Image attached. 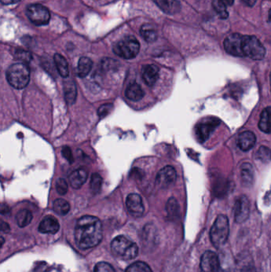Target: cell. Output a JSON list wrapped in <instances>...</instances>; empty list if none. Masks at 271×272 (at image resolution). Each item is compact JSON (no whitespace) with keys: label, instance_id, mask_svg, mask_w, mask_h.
Returning a JSON list of instances; mask_svg holds the SVG:
<instances>
[{"label":"cell","instance_id":"20","mask_svg":"<svg viewBox=\"0 0 271 272\" xmlns=\"http://www.w3.org/2000/svg\"><path fill=\"white\" fill-rule=\"evenodd\" d=\"M240 174L242 183L245 186H250L254 181V169L253 166L248 163L245 162L240 167Z\"/></svg>","mask_w":271,"mask_h":272},{"label":"cell","instance_id":"13","mask_svg":"<svg viewBox=\"0 0 271 272\" xmlns=\"http://www.w3.org/2000/svg\"><path fill=\"white\" fill-rule=\"evenodd\" d=\"M154 3L159 7L164 13L167 15H175L180 12L181 6L178 0H153Z\"/></svg>","mask_w":271,"mask_h":272},{"label":"cell","instance_id":"7","mask_svg":"<svg viewBox=\"0 0 271 272\" xmlns=\"http://www.w3.org/2000/svg\"><path fill=\"white\" fill-rule=\"evenodd\" d=\"M27 16L36 26L47 25L50 20V12L41 4H30L27 7Z\"/></svg>","mask_w":271,"mask_h":272},{"label":"cell","instance_id":"30","mask_svg":"<svg viewBox=\"0 0 271 272\" xmlns=\"http://www.w3.org/2000/svg\"><path fill=\"white\" fill-rule=\"evenodd\" d=\"M125 272H153L151 268L144 262H135L126 268Z\"/></svg>","mask_w":271,"mask_h":272},{"label":"cell","instance_id":"22","mask_svg":"<svg viewBox=\"0 0 271 272\" xmlns=\"http://www.w3.org/2000/svg\"><path fill=\"white\" fill-rule=\"evenodd\" d=\"M92 60L87 57H82L78 61L77 66V74L81 78L86 77L90 73L92 68Z\"/></svg>","mask_w":271,"mask_h":272},{"label":"cell","instance_id":"42","mask_svg":"<svg viewBox=\"0 0 271 272\" xmlns=\"http://www.w3.org/2000/svg\"><path fill=\"white\" fill-rule=\"evenodd\" d=\"M4 243V239L2 237H0V248L2 247V244Z\"/></svg>","mask_w":271,"mask_h":272},{"label":"cell","instance_id":"1","mask_svg":"<svg viewBox=\"0 0 271 272\" xmlns=\"http://www.w3.org/2000/svg\"><path fill=\"white\" fill-rule=\"evenodd\" d=\"M103 239V227L99 218L84 216L77 220L75 228V240L81 249H89L97 246Z\"/></svg>","mask_w":271,"mask_h":272},{"label":"cell","instance_id":"36","mask_svg":"<svg viewBox=\"0 0 271 272\" xmlns=\"http://www.w3.org/2000/svg\"><path fill=\"white\" fill-rule=\"evenodd\" d=\"M112 108H113V105L112 104H103L98 109V116L99 117H101V118H104L106 116H108L109 114L111 111L112 110Z\"/></svg>","mask_w":271,"mask_h":272},{"label":"cell","instance_id":"17","mask_svg":"<svg viewBox=\"0 0 271 272\" xmlns=\"http://www.w3.org/2000/svg\"><path fill=\"white\" fill-rule=\"evenodd\" d=\"M88 171L84 168H80L73 171L69 176L71 186L73 189H80L87 181Z\"/></svg>","mask_w":271,"mask_h":272},{"label":"cell","instance_id":"18","mask_svg":"<svg viewBox=\"0 0 271 272\" xmlns=\"http://www.w3.org/2000/svg\"><path fill=\"white\" fill-rule=\"evenodd\" d=\"M235 272H255L252 258L247 254L240 256L236 261Z\"/></svg>","mask_w":271,"mask_h":272},{"label":"cell","instance_id":"8","mask_svg":"<svg viewBox=\"0 0 271 272\" xmlns=\"http://www.w3.org/2000/svg\"><path fill=\"white\" fill-rule=\"evenodd\" d=\"M220 123L219 119L209 117L204 119L196 127V135L201 144L205 143Z\"/></svg>","mask_w":271,"mask_h":272},{"label":"cell","instance_id":"34","mask_svg":"<svg viewBox=\"0 0 271 272\" xmlns=\"http://www.w3.org/2000/svg\"><path fill=\"white\" fill-rule=\"evenodd\" d=\"M94 272H116L114 268L106 262H99L95 265Z\"/></svg>","mask_w":271,"mask_h":272},{"label":"cell","instance_id":"25","mask_svg":"<svg viewBox=\"0 0 271 272\" xmlns=\"http://www.w3.org/2000/svg\"><path fill=\"white\" fill-rule=\"evenodd\" d=\"M140 34L143 37V39L147 42H153L157 40V32L154 28L150 24H146L141 27Z\"/></svg>","mask_w":271,"mask_h":272},{"label":"cell","instance_id":"28","mask_svg":"<svg viewBox=\"0 0 271 272\" xmlns=\"http://www.w3.org/2000/svg\"><path fill=\"white\" fill-rule=\"evenodd\" d=\"M212 6L215 12L221 19H227L229 16L225 3L223 0H212Z\"/></svg>","mask_w":271,"mask_h":272},{"label":"cell","instance_id":"3","mask_svg":"<svg viewBox=\"0 0 271 272\" xmlns=\"http://www.w3.org/2000/svg\"><path fill=\"white\" fill-rule=\"evenodd\" d=\"M112 253L122 260H130L138 256L139 248L135 242L124 236L116 237L111 243Z\"/></svg>","mask_w":271,"mask_h":272},{"label":"cell","instance_id":"27","mask_svg":"<svg viewBox=\"0 0 271 272\" xmlns=\"http://www.w3.org/2000/svg\"><path fill=\"white\" fill-rule=\"evenodd\" d=\"M53 208H54V212H56L57 214L60 215V216H64L69 212L70 205L65 200L57 199L54 202Z\"/></svg>","mask_w":271,"mask_h":272},{"label":"cell","instance_id":"11","mask_svg":"<svg viewBox=\"0 0 271 272\" xmlns=\"http://www.w3.org/2000/svg\"><path fill=\"white\" fill-rule=\"evenodd\" d=\"M235 220L237 223H242L248 219L250 215V202L245 196L236 200L234 206Z\"/></svg>","mask_w":271,"mask_h":272},{"label":"cell","instance_id":"16","mask_svg":"<svg viewBox=\"0 0 271 272\" xmlns=\"http://www.w3.org/2000/svg\"><path fill=\"white\" fill-rule=\"evenodd\" d=\"M255 143H256V137L255 134L249 131H243L240 134L237 140L239 148L243 151H247L254 148Z\"/></svg>","mask_w":271,"mask_h":272},{"label":"cell","instance_id":"32","mask_svg":"<svg viewBox=\"0 0 271 272\" xmlns=\"http://www.w3.org/2000/svg\"><path fill=\"white\" fill-rule=\"evenodd\" d=\"M15 59L21 60L23 64L30 62L33 59L32 54L29 51L24 50H17L15 53Z\"/></svg>","mask_w":271,"mask_h":272},{"label":"cell","instance_id":"21","mask_svg":"<svg viewBox=\"0 0 271 272\" xmlns=\"http://www.w3.org/2000/svg\"><path fill=\"white\" fill-rule=\"evenodd\" d=\"M64 98L68 104H73L77 96V90L76 84L73 81H68L64 83Z\"/></svg>","mask_w":271,"mask_h":272},{"label":"cell","instance_id":"26","mask_svg":"<svg viewBox=\"0 0 271 272\" xmlns=\"http://www.w3.org/2000/svg\"><path fill=\"white\" fill-rule=\"evenodd\" d=\"M32 219H33V215L28 210H20L16 215L17 224L20 228L27 227L28 224H30Z\"/></svg>","mask_w":271,"mask_h":272},{"label":"cell","instance_id":"40","mask_svg":"<svg viewBox=\"0 0 271 272\" xmlns=\"http://www.w3.org/2000/svg\"><path fill=\"white\" fill-rule=\"evenodd\" d=\"M21 0H0V2L3 5H11L15 4L18 2H20Z\"/></svg>","mask_w":271,"mask_h":272},{"label":"cell","instance_id":"9","mask_svg":"<svg viewBox=\"0 0 271 272\" xmlns=\"http://www.w3.org/2000/svg\"><path fill=\"white\" fill-rule=\"evenodd\" d=\"M177 180V172L173 166H167L157 173L156 184L162 189H167L174 185Z\"/></svg>","mask_w":271,"mask_h":272},{"label":"cell","instance_id":"41","mask_svg":"<svg viewBox=\"0 0 271 272\" xmlns=\"http://www.w3.org/2000/svg\"><path fill=\"white\" fill-rule=\"evenodd\" d=\"M235 0H223V2L225 3L226 6H232L233 3H234Z\"/></svg>","mask_w":271,"mask_h":272},{"label":"cell","instance_id":"19","mask_svg":"<svg viewBox=\"0 0 271 272\" xmlns=\"http://www.w3.org/2000/svg\"><path fill=\"white\" fill-rule=\"evenodd\" d=\"M125 95L128 100L139 101L144 96V91L139 84L132 83L126 89Z\"/></svg>","mask_w":271,"mask_h":272},{"label":"cell","instance_id":"31","mask_svg":"<svg viewBox=\"0 0 271 272\" xmlns=\"http://www.w3.org/2000/svg\"><path fill=\"white\" fill-rule=\"evenodd\" d=\"M103 183V179L99 174H93L91 175V181H90V188L94 193H97L100 191Z\"/></svg>","mask_w":271,"mask_h":272},{"label":"cell","instance_id":"38","mask_svg":"<svg viewBox=\"0 0 271 272\" xmlns=\"http://www.w3.org/2000/svg\"><path fill=\"white\" fill-rule=\"evenodd\" d=\"M11 213V208L7 204L0 203V214L9 215Z\"/></svg>","mask_w":271,"mask_h":272},{"label":"cell","instance_id":"14","mask_svg":"<svg viewBox=\"0 0 271 272\" xmlns=\"http://www.w3.org/2000/svg\"><path fill=\"white\" fill-rule=\"evenodd\" d=\"M60 229V224L55 217L47 216L40 223L38 231L42 233L55 234Z\"/></svg>","mask_w":271,"mask_h":272},{"label":"cell","instance_id":"35","mask_svg":"<svg viewBox=\"0 0 271 272\" xmlns=\"http://www.w3.org/2000/svg\"><path fill=\"white\" fill-rule=\"evenodd\" d=\"M68 183L63 179H59L57 181V191L60 195H64L68 191Z\"/></svg>","mask_w":271,"mask_h":272},{"label":"cell","instance_id":"37","mask_svg":"<svg viewBox=\"0 0 271 272\" xmlns=\"http://www.w3.org/2000/svg\"><path fill=\"white\" fill-rule=\"evenodd\" d=\"M61 154H62L63 157H64L66 160L72 163L73 162V155L71 151L70 148L68 147H64L63 148L62 151H61Z\"/></svg>","mask_w":271,"mask_h":272},{"label":"cell","instance_id":"33","mask_svg":"<svg viewBox=\"0 0 271 272\" xmlns=\"http://www.w3.org/2000/svg\"><path fill=\"white\" fill-rule=\"evenodd\" d=\"M257 158L263 162L268 163L271 160V151L269 148L262 146L257 152Z\"/></svg>","mask_w":271,"mask_h":272},{"label":"cell","instance_id":"6","mask_svg":"<svg viewBox=\"0 0 271 272\" xmlns=\"http://www.w3.org/2000/svg\"><path fill=\"white\" fill-rule=\"evenodd\" d=\"M140 50V45L134 36H126L119 41L113 47L116 55L123 59H135Z\"/></svg>","mask_w":271,"mask_h":272},{"label":"cell","instance_id":"4","mask_svg":"<svg viewBox=\"0 0 271 272\" xmlns=\"http://www.w3.org/2000/svg\"><path fill=\"white\" fill-rule=\"evenodd\" d=\"M30 72L27 64L16 63L9 67L6 71V79L8 83L16 90H22L28 86Z\"/></svg>","mask_w":271,"mask_h":272},{"label":"cell","instance_id":"12","mask_svg":"<svg viewBox=\"0 0 271 272\" xmlns=\"http://www.w3.org/2000/svg\"><path fill=\"white\" fill-rule=\"evenodd\" d=\"M126 208L132 216L139 217L144 212V206L141 197L137 193H130L126 200Z\"/></svg>","mask_w":271,"mask_h":272},{"label":"cell","instance_id":"39","mask_svg":"<svg viewBox=\"0 0 271 272\" xmlns=\"http://www.w3.org/2000/svg\"><path fill=\"white\" fill-rule=\"evenodd\" d=\"M10 229V225L7 223L4 222L3 220H0V231L3 233H9Z\"/></svg>","mask_w":271,"mask_h":272},{"label":"cell","instance_id":"23","mask_svg":"<svg viewBox=\"0 0 271 272\" xmlns=\"http://www.w3.org/2000/svg\"><path fill=\"white\" fill-rule=\"evenodd\" d=\"M54 59V63H55V65H56L59 74L64 78L68 77L69 71H68V64L66 59H64L62 55L59 54H55Z\"/></svg>","mask_w":271,"mask_h":272},{"label":"cell","instance_id":"5","mask_svg":"<svg viewBox=\"0 0 271 272\" xmlns=\"http://www.w3.org/2000/svg\"><path fill=\"white\" fill-rule=\"evenodd\" d=\"M229 235V221L227 216L219 215L215 219L210 231V239L216 248L222 247L228 241Z\"/></svg>","mask_w":271,"mask_h":272},{"label":"cell","instance_id":"24","mask_svg":"<svg viewBox=\"0 0 271 272\" xmlns=\"http://www.w3.org/2000/svg\"><path fill=\"white\" fill-rule=\"evenodd\" d=\"M271 108L267 107L261 114L260 121L259 123V127L261 131L269 134L271 132Z\"/></svg>","mask_w":271,"mask_h":272},{"label":"cell","instance_id":"2","mask_svg":"<svg viewBox=\"0 0 271 272\" xmlns=\"http://www.w3.org/2000/svg\"><path fill=\"white\" fill-rule=\"evenodd\" d=\"M240 58L246 57L253 60H262L266 55V49L255 36H240L239 44Z\"/></svg>","mask_w":271,"mask_h":272},{"label":"cell","instance_id":"10","mask_svg":"<svg viewBox=\"0 0 271 272\" xmlns=\"http://www.w3.org/2000/svg\"><path fill=\"white\" fill-rule=\"evenodd\" d=\"M201 272H220V264L217 255L211 251H205L201 260Z\"/></svg>","mask_w":271,"mask_h":272},{"label":"cell","instance_id":"29","mask_svg":"<svg viewBox=\"0 0 271 272\" xmlns=\"http://www.w3.org/2000/svg\"><path fill=\"white\" fill-rule=\"evenodd\" d=\"M166 211L170 217L176 218L177 216H178L180 212V207L178 205V201L175 198H171L168 200L166 204Z\"/></svg>","mask_w":271,"mask_h":272},{"label":"cell","instance_id":"15","mask_svg":"<svg viewBox=\"0 0 271 272\" xmlns=\"http://www.w3.org/2000/svg\"><path fill=\"white\" fill-rule=\"evenodd\" d=\"M159 77V68L155 64H147L143 67V78L148 86H154Z\"/></svg>","mask_w":271,"mask_h":272}]
</instances>
